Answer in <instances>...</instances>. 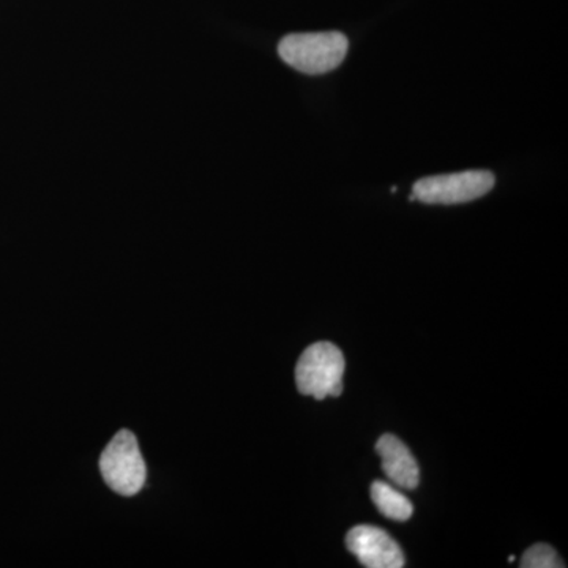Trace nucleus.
Masks as SVG:
<instances>
[{
  "mask_svg": "<svg viewBox=\"0 0 568 568\" xmlns=\"http://www.w3.org/2000/svg\"><path fill=\"white\" fill-rule=\"evenodd\" d=\"M100 473L108 487L123 497L136 496L144 488L148 469L132 432L122 429L112 437L100 457Z\"/></svg>",
  "mask_w": 568,
  "mask_h": 568,
  "instance_id": "3",
  "label": "nucleus"
},
{
  "mask_svg": "<svg viewBox=\"0 0 568 568\" xmlns=\"http://www.w3.org/2000/svg\"><path fill=\"white\" fill-rule=\"evenodd\" d=\"M345 355L332 343H315L306 347L295 366V383L302 395L321 402L343 394Z\"/></svg>",
  "mask_w": 568,
  "mask_h": 568,
  "instance_id": "2",
  "label": "nucleus"
},
{
  "mask_svg": "<svg viewBox=\"0 0 568 568\" xmlns=\"http://www.w3.org/2000/svg\"><path fill=\"white\" fill-rule=\"evenodd\" d=\"M523 568H560L564 566L562 560L556 555L555 549L549 545L537 544L532 545L528 551L523 555Z\"/></svg>",
  "mask_w": 568,
  "mask_h": 568,
  "instance_id": "8",
  "label": "nucleus"
},
{
  "mask_svg": "<svg viewBox=\"0 0 568 568\" xmlns=\"http://www.w3.org/2000/svg\"><path fill=\"white\" fill-rule=\"evenodd\" d=\"M349 41L342 32L291 33L278 44V54L287 65L305 74H324L345 61Z\"/></svg>",
  "mask_w": 568,
  "mask_h": 568,
  "instance_id": "1",
  "label": "nucleus"
},
{
  "mask_svg": "<svg viewBox=\"0 0 568 568\" xmlns=\"http://www.w3.org/2000/svg\"><path fill=\"white\" fill-rule=\"evenodd\" d=\"M496 179L485 170L433 175L414 183L413 193L424 204H465L491 192Z\"/></svg>",
  "mask_w": 568,
  "mask_h": 568,
  "instance_id": "4",
  "label": "nucleus"
},
{
  "mask_svg": "<svg viewBox=\"0 0 568 568\" xmlns=\"http://www.w3.org/2000/svg\"><path fill=\"white\" fill-rule=\"evenodd\" d=\"M376 452L383 459V470L390 478L396 487L405 489L417 488L420 480V470L416 458L410 454L409 448L392 435L381 436L377 440Z\"/></svg>",
  "mask_w": 568,
  "mask_h": 568,
  "instance_id": "6",
  "label": "nucleus"
},
{
  "mask_svg": "<svg viewBox=\"0 0 568 568\" xmlns=\"http://www.w3.org/2000/svg\"><path fill=\"white\" fill-rule=\"evenodd\" d=\"M372 499L377 510L388 519L405 523L413 517L414 507L410 500L386 481H375L372 485Z\"/></svg>",
  "mask_w": 568,
  "mask_h": 568,
  "instance_id": "7",
  "label": "nucleus"
},
{
  "mask_svg": "<svg viewBox=\"0 0 568 568\" xmlns=\"http://www.w3.org/2000/svg\"><path fill=\"white\" fill-rule=\"evenodd\" d=\"M346 547L368 568H402L405 556L386 530L375 526H355L346 536Z\"/></svg>",
  "mask_w": 568,
  "mask_h": 568,
  "instance_id": "5",
  "label": "nucleus"
}]
</instances>
